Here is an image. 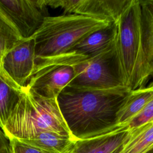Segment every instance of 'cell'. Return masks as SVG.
Returning <instances> with one entry per match:
<instances>
[{"label":"cell","instance_id":"cell-11","mask_svg":"<svg viewBox=\"0 0 153 153\" xmlns=\"http://www.w3.org/2000/svg\"><path fill=\"white\" fill-rule=\"evenodd\" d=\"M153 97V83L148 87L131 90L128 98L117 114L118 127L124 126L140 113Z\"/></svg>","mask_w":153,"mask_h":153},{"label":"cell","instance_id":"cell-12","mask_svg":"<svg viewBox=\"0 0 153 153\" xmlns=\"http://www.w3.org/2000/svg\"><path fill=\"white\" fill-rule=\"evenodd\" d=\"M48 153H69L76 140L53 131H43L27 139H20Z\"/></svg>","mask_w":153,"mask_h":153},{"label":"cell","instance_id":"cell-20","mask_svg":"<svg viewBox=\"0 0 153 153\" xmlns=\"http://www.w3.org/2000/svg\"><path fill=\"white\" fill-rule=\"evenodd\" d=\"M123 145H122L121 146H119V147H118V148H117L115 150H114L112 153H119V152H120V151H121L122 147H123Z\"/></svg>","mask_w":153,"mask_h":153},{"label":"cell","instance_id":"cell-3","mask_svg":"<svg viewBox=\"0 0 153 153\" xmlns=\"http://www.w3.org/2000/svg\"><path fill=\"white\" fill-rule=\"evenodd\" d=\"M115 25V47L125 85L130 90L145 87L151 76L142 45L139 0L128 1Z\"/></svg>","mask_w":153,"mask_h":153},{"label":"cell","instance_id":"cell-6","mask_svg":"<svg viewBox=\"0 0 153 153\" xmlns=\"http://www.w3.org/2000/svg\"><path fill=\"white\" fill-rule=\"evenodd\" d=\"M75 76L74 65L51 63L35 67L26 86L32 94L46 99L56 100Z\"/></svg>","mask_w":153,"mask_h":153},{"label":"cell","instance_id":"cell-5","mask_svg":"<svg viewBox=\"0 0 153 153\" xmlns=\"http://www.w3.org/2000/svg\"><path fill=\"white\" fill-rule=\"evenodd\" d=\"M75 76L69 87L109 90L127 87L118 59L115 42L107 50L74 65Z\"/></svg>","mask_w":153,"mask_h":153},{"label":"cell","instance_id":"cell-16","mask_svg":"<svg viewBox=\"0 0 153 153\" xmlns=\"http://www.w3.org/2000/svg\"><path fill=\"white\" fill-rule=\"evenodd\" d=\"M22 90H17L0 77V127L2 129L18 104Z\"/></svg>","mask_w":153,"mask_h":153},{"label":"cell","instance_id":"cell-4","mask_svg":"<svg viewBox=\"0 0 153 153\" xmlns=\"http://www.w3.org/2000/svg\"><path fill=\"white\" fill-rule=\"evenodd\" d=\"M2 130L9 138L22 140L47 131L74 139L62 115L57 99L39 97L24 88Z\"/></svg>","mask_w":153,"mask_h":153},{"label":"cell","instance_id":"cell-13","mask_svg":"<svg viewBox=\"0 0 153 153\" xmlns=\"http://www.w3.org/2000/svg\"><path fill=\"white\" fill-rule=\"evenodd\" d=\"M153 150V121L128 130L119 153H148Z\"/></svg>","mask_w":153,"mask_h":153},{"label":"cell","instance_id":"cell-15","mask_svg":"<svg viewBox=\"0 0 153 153\" xmlns=\"http://www.w3.org/2000/svg\"><path fill=\"white\" fill-rule=\"evenodd\" d=\"M22 40L23 39L17 29L0 10V77L8 84V80L2 69L3 59L10 50Z\"/></svg>","mask_w":153,"mask_h":153},{"label":"cell","instance_id":"cell-8","mask_svg":"<svg viewBox=\"0 0 153 153\" xmlns=\"http://www.w3.org/2000/svg\"><path fill=\"white\" fill-rule=\"evenodd\" d=\"M35 66V41L33 38L20 42L5 54L2 61V69L9 84L19 90L26 86Z\"/></svg>","mask_w":153,"mask_h":153},{"label":"cell","instance_id":"cell-7","mask_svg":"<svg viewBox=\"0 0 153 153\" xmlns=\"http://www.w3.org/2000/svg\"><path fill=\"white\" fill-rule=\"evenodd\" d=\"M0 10L23 39L32 38L49 16L45 0H2Z\"/></svg>","mask_w":153,"mask_h":153},{"label":"cell","instance_id":"cell-22","mask_svg":"<svg viewBox=\"0 0 153 153\" xmlns=\"http://www.w3.org/2000/svg\"><path fill=\"white\" fill-rule=\"evenodd\" d=\"M152 83H153V81H152Z\"/></svg>","mask_w":153,"mask_h":153},{"label":"cell","instance_id":"cell-21","mask_svg":"<svg viewBox=\"0 0 153 153\" xmlns=\"http://www.w3.org/2000/svg\"><path fill=\"white\" fill-rule=\"evenodd\" d=\"M148 153H153V150H152V151H149Z\"/></svg>","mask_w":153,"mask_h":153},{"label":"cell","instance_id":"cell-10","mask_svg":"<svg viewBox=\"0 0 153 153\" xmlns=\"http://www.w3.org/2000/svg\"><path fill=\"white\" fill-rule=\"evenodd\" d=\"M128 130L123 126L97 137L78 140L69 153H112L124 143Z\"/></svg>","mask_w":153,"mask_h":153},{"label":"cell","instance_id":"cell-1","mask_svg":"<svg viewBox=\"0 0 153 153\" xmlns=\"http://www.w3.org/2000/svg\"><path fill=\"white\" fill-rule=\"evenodd\" d=\"M130 91L127 87L91 90L67 86L58 96L57 102L72 137L76 140H85L120 127L117 114Z\"/></svg>","mask_w":153,"mask_h":153},{"label":"cell","instance_id":"cell-19","mask_svg":"<svg viewBox=\"0 0 153 153\" xmlns=\"http://www.w3.org/2000/svg\"><path fill=\"white\" fill-rule=\"evenodd\" d=\"M0 153H13L10 139L0 127Z\"/></svg>","mask_w":153,"mask_h":153},{"label":"cell","instance_id":"cell-2","mask_svg":"<svg viewBox=\"0 0 153 153\" xmlns=\"http://www.w3.org/2000/svg\"><path fill=\"white\" fill-rule=\"evenodd\" d=\"M111 23L75 14L46 17L32 37L35 41V65L65 54L82 39Z\"/></svg>","mask_w":153,"mask_h":153},{"label":"cell","instance_id":"cell-17","mask_svg":"<svg viewBox=\"0 0 153 153\" xmlns=\"http://www.w3.org/2000/svg\"><path fill=\"white\" fill-rule=\"evenodd\" d=\"M151 121H153V97L145 108L130 120L124 127L131 130Z\"/></svg>","mask_w":153,"mask_h":153},{"label":"cell","instance_id":"cell-9","mask_svg":"<svg viewBox=\"0 0 153 153\" xmlns=\"http://www.w3.org/2000/svg\"><path fill=\"white\" fill-rule=\"evenodd\" d=\"M129 0H45L47 7L116 23Z\"/></svg>","mask_w":153,"mask_h":153},{"label":"cell","instance_id":"cell-14","mask_svg":"<svg viewBox=\"0 0 153 153\" xmlns=\"http://www.w3.org/2000/svg\"><path fill=\"white\" fill-rule=\"evenodd\" d=\"M142 41L151 77L153 76V0H139Z\"/></svg>","mask_w":153,"mask_h":153},{"label":"cell","instance_id":"cell-18","mask_svg":"<svg viewBox=\"0 0 153 153\" xmlns=\"http://www.w3.org/2000/svg\"><path fill=\"white\" fill-rule=\"evenodd\" d=\"M13 153H48L16 138H10Z\"/></svg>","mask_w":153,"mask_h":153}]
</instances>
